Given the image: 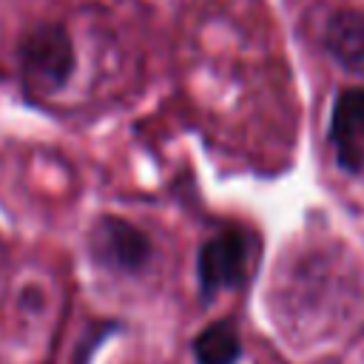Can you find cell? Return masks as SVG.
<instances>
[{
    "mask_svg": "<svg viewBox=\"0 0 364 364\" xmlns=\"http://www.w3.org/2000/svg\"><path fill=\"white\" fill-rule=\"evenodd\" d=\"M77 65V51L63 26H40L20 46L23 80L31 91H60Z\"/></svg>",
    "mask_w": 364,
    "mask_h": 364,
    "instance_id": "obj_1",
    "label": "cell"
},
{
    "mask_svg": "<svg viewBox=\"0 0 364 364\" xmlns=\"http://www.w3.org/2000/svg\"><path fill=\"white\" fill-rule=\"evenodd\" d=\"M247 276V236L242 230H222L208 239L196 256V279L202 296H216L225 287H239Z\"/></svg>",
    "mask_w": 364,
    "mask_h": 364,
    "instance_id": "obj_2",
    "label": "cell"
},
{
    "mask_svg": "<svg viewBox=\"0 0 364 364\" xmlns=\"http://www.w3.org/2000/svg\"><path fill=\"white\" fill-rule=\"evenodd\" d=\"M91 250L105 267L125 270V273L145 267L154 253L151 239L139 228L128 225L125 219H114V216H105L97 222L94 236H91Z\"/></svg>",
    "mask_w": 364,
    "mask_h": 364,
    "instance_id": "obj_3",
    "label": "cell"
},
{
    "mask_svg": "<svg viewBox=\"0 0 364 364\" xmlns=\"http://www.w3.org/2000/svg\"><path fill=\"white\" fill-rule=\"evenodd\" d=\"M330 142L344 171L364 168V88H344L330 117Z\"/></svg>",
    "mask_w": 364,
    "mask_h": 364,
    "instance_id": "obj_4",
    "label": "cell"
},
{
    "mask_svg": "<svg viewBox=\"0 0 364 364\" xmlns=\"http://www.w3.org/2000/svg\"><path fill=\"white\" fill-rule=\"evenodd\" d=\"M327 51L347 71H364V17L358 11H336L324 34Z\"/></svg>",
    "mask_w": 364,
    "mask_h": 364,
    "instance_id": "obj_5",
    "label": "cell"
},
{
    "mask_svg": "<svg viewBox=\"0 0 364 364\" xmlns=\"http://www.w3.org/2000/svg\"><path fill=\"white\" fill-rule=\"evenodd\" d=\"M239 353L242 341L230 321H213L193 338L196 364H236Z\"/></svg>",
    "mask_w": 364,
    "mask_h": 364,
    "instance_id": "obj_6",
    "label": "cell"
}]
</instances>
